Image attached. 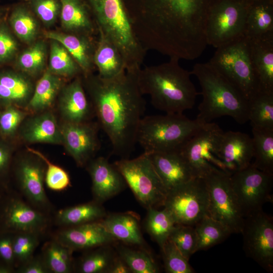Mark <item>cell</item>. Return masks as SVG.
Here are the masks:
<instances>
[{"instance_id":"cell-1","label":"cell","mask_w":273,"mask_h":273,"mask_svg":"<svg viewBox=\"0 0 273 273\" xmlns=\"http://www.w3.org/2000/svg\"><path fill=\"white\" fill-rule=\"evenodd\" d=\"M140 69H125L111 78L90 74L83 76L82 80L100 127L111 142L112 153L121 158H129L133 151L146 109L138 82Z\"/></svg>"},{"instance_id":"cell-2","label":"cell","mask_w":273,"mask_h":273,"mask_svg":"<svg viewBox=\"0 0 273 273\" xmlns=\"http://www.w3.org/2000/svg\"><path fill=\"white\" fill-rule=\"evenodd\" d=\"M177 58L165 63L140 69L138 82L142 94L149 95L152 105L167 114H182L192 109L198 94L190 71L184 69Z\"/></svg>"},{"instance_id":"cell-3","label":"cell","mask_w":273,"mask_h":273,"mask_svg":"<svg viewBox=\"0 0 273 273\" xmlns=\"http://www.w3.org/2000/svg\"><path fill=\"white\" fill-rule=\"evenodd\" d=\"M190 72L198 80L202 95L198 120L207 123L228 116L241 124L248 121V100L208 62L195 64Z\"/></svg>"},{"instance_id":"cell-4","label":"cell","mask_w":273,"mask_h":273,"mask_svg":"<svg viewBox=\"0 0 273 273\" xmlns=\"http://www.w3.org/2000/svg\"><path fill=\"white\" fill-rule=\"evenodd\" d=\"M98 31L118 49L126 69L141 68L146 51L138 40L122 0H85Z\"/></svg>"},{"instance_id":"cell-5","label":"cell","mask_w":273,"mask_h":273,"mask_svg":"<svg viewBox=\"0 0 273 273\" xmlns=\"http://www.w3.org/2000/svg\"><path fill=\"white\" fill-rule=\"evenodd\" d=\"M206 124L196 118L190 119L183 113L144 116L139 125L136 143L147 153L178 150Z\"/></svg>"},{"instance_id":"cell-6","label":"cell","mask_w":273,"mask_h":273,"mask_svg":"<svg viewBox=\"0 0 273 273\" xmlns=\"http://www.w3.org/2000/svg\"><path fill=\"white\" fill-rule=\"evenodd\" d=\"M208 62L248 100L259 92L248 42L244 36L216 48Z\"/></svg>"},{"instance_id":"cell-7","label":"cell","mask_w":273,"mask_h":273,"mask_svg":"<svg viewBox=\"0 0 273 273\" xmlns=\"http://www.w3.org/2000/svg\"><path fill=\"white\" fill-rule=\"evenodd\" d=\"M140 204L147 209L163 206L167 190L144 152L132 159L121 158L114 163Z\"/></svg>"},{"instance_id":"cell-8","label":"cell","mask_w":273,"mask_h":273,"mask_svg":"<svg viewBox=\"0 0 273 273\" xmlns=\"http://www.w3.org/2000/svg\"><path fill=\"white\" fill-rule=\"evenodd\" d=\"M208 191L204 178L195 177L168 191L164 208L175 224L195 226L208 214Z\"/></svg>"},{"instance_id":"cell-9","label":"cell","mask_w":273,"mask_h":273,"mask_svg":"<svg viewBox=\"0 0 273 273\" xmlns=\"http://www.w3.org/2000/svg\"><path fill=\"white\" fill-rule=\"evenodd\" d=\"M223 131L217 124L208 123L178 150L195 177L205 178L219 171L229 173L216 155L217 143Z\"/></svg>"},{"instance_id":"cell-10","label":"cell","mask_w":273,"mask_h":273,"mask_svg":"<svg viewBox=\"0 0 273 273\" xmlns=\"http://www.w3.org/2000/svg\"><path fill=\"white\" fill-rule=\"evenodd\" d=\"M272 180L273 174L251 164L230 174L231 186L244 218L262 210L265 203L272 202Z\"/></svg>"},{"instance_id":"cell-11","label":"cell","mask_w":273,"mask_h":273,"mask_svg":"<svg viewBox=\"0 0 273 273\" xmlns=\"http://www.w3.org/2000/svg\"><path fill=\"white\" fill-rule=\"evenodd\" d=\"M237 2L225 1L211 8L205 30L208 45L216 49L244 36L249 8Z\"/></svg>"},{"instance_id":"cell-12","label":"cell","mask_w":273,"mask_h":273,"mask_svg":"<svg viewBox=\"0 0 273 273\" xmlns=\"http://www.w3.org/2000/svg\"><path fill=\"white\" fill-rule=\"evenodd\" d=\"M230 174L219 171L204 178L208 191V215L225 225L232 233H241L245 218L233 192Z\"/></svg>"},{"instance_id":"cell-13","label":"cell","mask_w":273,"mask_h":273,"mask_svg":"<svg viewBox=\"0 0 273 273\" xmlns=\"http://www.w3.org/2000/svg\"><path fill=\"white\" fill-rule=\"evenodd\" d=\"M241 233L247 256L268 272L273 270V219L263 210L245 217Z\"/></svg>"},{"instance_id":"cell-14","label":"cell","mask_w":273,"mask_h":273,"mask_svg":"<svg viewBox=\"0 0 273 273\" xmlns=\"http://www.w3.org/2000/svg\"><path fill=\"white\" fill-rule=\"evenodd\" d=\"M100 125L89 121L82 123L64 122L60 127L63 144L80 167L86 166L100 147L98 137Z\"/></svg>"},{"instance_id":"cell-15","label":"cell","mask_w":273,"mask_h":273,"mask_svg":"<svg viewBox=\"0 0 273 273\" xmlns=\"http://www.w3.org/2000/svg\"><path fill=\"white\" fill-rule=\"evenodd\" d=\"M32 155L18 162L16 177L20 189L29 203L46 213L50 208L44 187L46 164L39 157Z\"/></svg>"},{"instance_id":"cell-16","label":"cell","mask_w":273,"mask_h":273,"mask_svg":"<svg viewBox=\"0 0 273 273\" xmlns=\"http://www.w3.org/2000/svg\"><path fill=\"white\" fill-rule=\"evenodd\" d=\"M6 232H33L43 234L49 224L47 214L19 198L5 205L1 217Z\"/></svg>"},{"instance_id":"cell-17","label":"cell","mask_w":273,"mask_h":273,"mask_svg":"<svg viewBox=\"0 0 273 273\" xmlns=\"http://www.w3.org/2000/svg\"><path fill=\"white\" fill-rule=\"evenodd\" d=\"M216 155L231 174L244 169L253 160L252 139L240 131H223L217 143Z\"/></svg>"},{"instance_id":"cell-18","label":"cell","mask_w":273,"mask_h":273,"mask_svg":"<svg viewBox=\"0 0 273 273\" xmlns=\"http://www.w3.org/2000/svg\"><path fill=\"white\" fill-rule=\"evenodd\" d=\"M53 239L73 251H86L117 241L108 233L101 220L63 227L54 234Z\"/></svg>"},{"instance_id":"cell-19","label":"cell","mask_w":273,"mask_h":273,"mask_svg":"<svg viewBox=\"0 0 273 273\" xmlns=\"http://www.w3.org/2000/svg\"><path fill=\"white\" fill-rule=\"evenodd\" d=\"M92 179L94 200L103 203L125 188L126 184L113 164L104 157L93 158L86 164Z\"/></svg>"},{"instance_id":"cell-20","label":"cell","mask_w":273,"mask_h":273,"mask_svg":"<svg viewBox=\"0 0 273 273\" xmlns=\"http://www.w3.org/2000/svg\"><path fill=\"white\" fill-rule=\"evenodd\" d=\"M148 153L167 192L195 178L189 164L179 150Z\"/></svg>"},{"instance_id":"cell-21","label":"cell","mask_w":273,"mask_h":273,"mask_svg":"<svg viewBox=\"0 0 273 273\" xmlns=\"http://www.w3.org/2000/svg\"><path fill=\"white\" fill-rule=\"evenodd\" d=\"M59 104L65 122H87L92 115L95 114L93 105L86 97L80 77H76L71 82L62 87Z\"/></svg>"},{"instance_id":"cell-22","label":"cell","mask_w":273,"mask_h":273,"mask_svg":"<svg viewBox=\"0 0 273 273\" xmlns=\"http://www.w3.org/2000/svg\"><path fill=\"white\" fill-rule=\"evenodd\" d=\"M44 35L65 47L79 66L83 76L92 74L96 67L94 56L97 40L95 41L90 36L56 31L46 32Z\"/></svg>"},{"instance_id":"cell-23","label":"cell","mask_w":273,"mask_h":273,"mask_svg":"<svg viewBox=\"0 0 273 273\" xmlns=\"http://www.w3.org/2000/svg\"><path fill=\"white\" fill-rule=\"evenodd\" d=\"M101 221L117 241L149 250L142 234L140 217L137 214L133 212L107 214Z\"/></svg>"},{"instance_id":"cell-24","label":"cell","mask_w":273,"mask_h":273,"mask_svg":"<svg viewBox=\"0 0 273 273\" xmlns=\"http://www.w3.org/2000/svg\"><path fill=\"white\" fill-rule=\"evenodd\" d=\"M247 40L259 91L273 93V36Z\"/></svg>"},{"instance_id":"cell-25","label":"cell","mask_w":273,"mask_h":273,"mask_svg":"<svg viewBox=\"0 0 273 273\" xmlns=\"http://www.w3.org/2000/svg\"><path fill=\"white\" fill-rule=\"evenodd\" d=\"M62 27L70 33L93 36L98 33L94 18L85 0H61Z\"/></svg>"},{"instance_id":"cell-26","label":"cell","mask_w":273,"mask_h":273,"mask_svg":"<svg viewBox=\"0 0 273 273\" xmlns=\"http://www.w3.org/2000/svg\"><path fill=\"white\" fill-rule=\"evenodd\" d=\"M33 92L30 79L22 73L11 70L0 72V104L26 107Z\"/></svg>"},{"instance_id":"cell-27","label":"cell","mask_w":273,"mask_h":273,"mask_svg":"<svg viewBox=\"0 0 273 273\" xmlns=\"http://www.w3.org/2000/svg\"><path fill=\"white\" fill-rule=\"evenodd\" d=\"M21 133L22 139L29 143L63 144L60 127L51 112L41 113L29 118Z\"/></svg>"},{"instance_id":"cell-28","label":"cell","mask_w":273,"mask_h":273,"mask_svg":"<svg viewBox=\"0 0 273 273\" xmlns=\"http://www.w3.org/2000/svg\"><path fill=\"white\" fill-rule=\"evenodd\" d=\"M94 62L103 78L113 77L126 69L124 60L116 47L98 31Z\"/></svg>"},{"instance_id":"cell-29","label":"cell","mask_w":273,"mask_h":273,"mask_svg":"<svg viewBox=\"0 0 273 273\" xmlns=\"http://www.w3.org/2000/svg\"><path fill=\"white\" fill-rule=\"evenodd\" d=\"M63 87V80L47 69L38 81L26 108L39 113L50 108Z\"/></svg>"},{"instance_id":"cell-30","label":"cell","mask_w":273,"mask_h":273,"mask_svg":"<svg viewBox=\"0 0 273 273\" xmlns=\"http://www.w3.org/2000/svg\"><path fill=\"white\" fill-rule=\"evenodd\" d=\"M107 215L102 204L92 201L60 210L55 216V222L63 227L75 226L99 221Z\"/></svg>"},{"instance_id":"cell-31","label":"cell","mask_w":273,"mask_h":273,"mask_svg":"<svg viewBox=\"0 0 273 273\" xmlns=\"http://www.w3.org/2000/svg\"><path fill=\"white\" fill-rule=\"evenodd\" d=\"M273 36V14L270 5L261 3L249 8L244 36L249 40Z\"/></svg>"},{"instance_id":"cell-32","label":"cell","mask_w":273,"mask_h":273,"mask_svg":"<svg viewBox=\"0 0 273 273\" xmlns=\"http://www.w3.org/2000/svg\"><path fill=\"white\" fill-rule=\"evenodd\" d=\"M8 21L13 32L21 41L26 43L34 42L38 25L36 16L27 3L14 5L10 10Z\"/></svg>"},{"instance_id":"cell-33","label":"cell","mask_w":273,"mask_h":273,"mask_svg":"<svg viewBox=\"0 0 273 273\" xmlns=\"http://www.w3.org/2000/svg\"><path fill=\"white\" fill-rule=\"evenodd\" d=\"M112 245L86 250L75 264L74 270L80 273H109L117 255Z\"/></svg>"},{"instance_id":"cell-34","label":"cell","mask_w":273,"mask_h":273,"mask_svg":"<svg viewBox=\"0 0 273 273\" xmlns=\"http://www.w3.org/2000/svg\"><path fill=\"white\" fill-rule=\"evenodd\" d=\"M253 158L251 165L273 174V129L252 128Z\"/></svg>"},{"instance_id":"cell-35","label":"cell","mask_w":273,"mask_h":273,"mask_svg":"<svg viewBox=\"0 0 273 273\" xmlns=\"http://www.w3.org/2000/svg\"><path fill=\"white\" fill-rule=\"evenodd\" d=\"M194 226L197 239L196 252L207 250L223 242L232 234L225 225L208 214Z\"/></svg>"},{"instance_id":"cell-36","label":"cell","mask_w":273,"mask_h":273,"mask_svg":"<svg viewBox=\"0 0 273 273\" xmlns=\"http://www.w3.org/2000/svg\"><path fill=\"white\" fill-rule=\"evenodd\" d=\"M248 121L253 128L273 129V93L259 91L248 100Z\"/></svg>"},{"instance_id":"cell-37","label":"cell","mask_w":273,"mask_h":273,"mask_svg":"<svg viewBox=\"0 0 273 273\" xmlns=\"http://www.w3.org/2000/svg\"><path fill=\"white\" fill-rule=\"evenodd\" d=\"M147 210L144 228L161 249L176 224L171 214L165 208L162 210L155 208Z\"/></svg>"},{"instance_id":"cell-38","label":"cell","mask_w":273,"mask_h":273,"mask_svg":"<svg viewBox=\"0 0 273 273\" xmlns=\"http://www.w3.org/2000/svg\"><path fill=\"white\" fill-rule=\"evenodd\" d=\"M73 252L53 239L44 244L41 255L51 273H70L74 270Z\"/></svg>"},{"instance_id":"cell-39","label":"cell","mask_w":273,"mask_h":273,"mask_svg":"<svg viewBox=\"0 0 273 273\" xmlns=\"http://www.w3.org/2000/svg\"><path fill=\"white\" fill-rule=\"evenodd\" d=\"M118 255L125 261L132 273H157L159 267L149 250L131 248L126 245L117 246Z\"/></svg>"},{"instance_id":"cell-40","label":"cell","mask_w":273,"mask_h":273,"mask_svg":"<svg viewBox=\"0 0 273 273\" xmlns=\"http://www.w3.org/2000/svg\"><path fill=\"white\" fill-rule=\"evenodd\" d=\"M48 70L59 76L70 78L82 73L78 65L65 47L51 40Z\"/></svg>"},{"instance_id":"cell-41","label":"cell","mask_w":273,"mask_h":273,"mask_svg":"<svg viewBox=\"0 0 273 273\" xmlns=\"http://www.w3.org/2000/svg\"><path fill=\"white\" fill-rule=\"evenodd\" d=\"M47 47L43 40H38L21 53L17 57L16 65L23 73L35 75L44 68Z\"/></svg>"},{"instance_id":"cell-42","label":"cell","mask_w":273,"mask_h":273,"mask_svg":"<svg viewBox=\"0 0 273 273\" xmlns=\"http://www.w3.org/2000/svg\"><path fill=\"white\" fill-rule=\"evenodd\" d=\"M27 150L41 159L46 164L44 182L47 187L54 191H62L70 186V178L67 171L51 162L39 151L27 147Z\"/></svg>"},{"instance_id":"cell-43","label":"cell","mask_w":273,"mask_h":273,"mask_svg":"<svg viewBox=\"0 0 273 273\" xmlns=\"http://www.w3.org/2000/svg\"><path fill=\"white\" fill-rule=\"evenodd\" d=\"M41 235L33 232L13 234L12 243L16 265L18 266L34 255Z\"/></svg>"},{"instance_id":"cell-44","label":"cell","mask_w":273,"mask_h":273,"mask_svg":"<svg viewBox=\"0 0 273 273\" xmlns=\"http://www.w3.org/2000/svg\"><path fill=\"white\" fill-rule=\"evenodd\" d=\"M168 240L188 260L196 252L197 239L194 226L176 224Z\"/></svg>"},{"instance_id":"cell-45","label":"cell","mask_w":273,"mask_h":273,"mask_svg":"<svg viewBox=\"0 0 273 273\" xmlns=\"http://www.w3.org/2000/svg\"><path fill=\"white\" fill-rule=\"evenodd\" d=\"M165 270L168 273L194 272L187 259L169 240L161 249Z\"/></svg>"},{"instance_id":"cell-46","label":"cell","mask_w":273,"mask_h":273,"mask_svg":"<svg viewBox=\"0 0 273 273\" xmlns=\"http://www.w3.org/2000/svg\"><path fill=\"white\" fill-rule=\"evenodd\" d=\"M26 3L36 17L47 26L53 24L60 17L61 0H28Z\"/></svg>"},{"instance_id":"cell-47","label":"cell","mask_w":273,"mask_h":273,"mask_svg":"<svg viewBox=\"0 0 273 273\" xmlns=\"http://www.w3.org/2000/svg\"><path fill=\"white\" fill-rule=\"evenodd\" d=\"M27 113L19 108L10 106L0 114V132L5 136L13 135L25 119Z\"/></svg>"},{"instance_id":"cell-48","label":"cell","mask_w":273,"mask_h":273,"mask_svg":"<svg viewBox=\"0 0 273 273\" xmlns=\"http://www.w3.org/2000/svg\"><path fill=\"white\" fill-rule=\"evenodd\" d=\"M18 50V43L8 25L0 22V64L10 61Z\"/></svg>"},{"instance_id":"cell-49","label":"cell","mask_w":273,"mask_h":273,"mask_svg":"<svg viewBox=\"0 0 273 273\" xmlns=\"http://www.w3.org/2000/svg\"><path fill=\"white\" fill-rule=\"evenodd\" d=\"M13 234L5 232L0 235V258L3 262L15 267V259L13 249Z\"/></svg>"},{"instance_id":"cell-50","label":"cell","mask_w":273,"mask_h":273,"mask_svg":"<svg viewBox=\"0 0 273 273\" xmlns=\"http://www.w3.org/2000/svg\"><path fill=\"white\" fill-rule=\"evenodd\" d=\"M19 273H51L42 256H33L29 260L17 267Z\"/></svg>"},{"instance_id":"cell-51","label":"cell","mask_w":273,"mask_h":273,"mask_svg":"<svg viewBox=\"0 0 273 273\" xmlns=\"http://www.w3.org/2000/svg\"><path fill=\"white\" fill-rule=\"evenodd\" d=\"M11 153L9 148L0 142V176L7 172L10 163Z\"/></svg>"},{"instance_id":"cell-52","label":"cell","mask_w":273,"mask_h":273,"mask_svg":"<svg viewBox=\"0 0 273 273\" xmlns=\"http://www.w3.org/2000/svg\"><path fill=\"white\" fill-rule=\"evenodd\" d=\"M109 273H132L125 261L118 255L116 256Z\"/></svg>"},{"instance_id":"cell-53","label":"cell","mask_w":273,"mask_h":273,"mask_svg":"<svg viewBox=\"0 0 273 273\" xmlns=\"http://www.w3.org/2000/svg\"><path fill=\"white\" fill-rule=\"evenodd\" d=\"M14 271L13 266L4 262L0 263V273H11Z\"/></svg>"},{"instance_id":"cell-54","label":"cell","mask_w":273,"mask_h":273,"mask_svg":"<svg viewBox=\"0 0 273 273\" xmlns=\"http://www.w3.org/2000/svg\"><path fill=\"white\" fill-rule=\"evenodd\" d=\"M7 9L0 6V22L3 21V18L7 14Z\"/></svg>"},{"instance_id":"cell-55","label":"cell","mask_w":273,"mask_h":273,"mask_svg":"<svg viewBox=\"0 0 273 273\" xmlns=\"http://www.w3.org/2000/svg\"><path fill=\"white\" fill-rule=\"evenodd\" d=\"M26 1H27L28 0H26Z\"/></svg>"}]
</instances>
